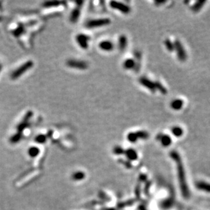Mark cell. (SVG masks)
<instances>
[{"label": "cell", "mask_w": 210, "mask_h": 210, "mask_svg": "<svg viewBox=\"0 0 210 210\" xmlns=\"http://www.w3.org/2000/svg\"><path fill=\"white\" fill-rule=\"evenodd\" d=\"M170 156L171 159L175 161L176 163V167H177V177L179 180V186L181 189V194L183 197L185 198H188L190 196V191H189L188 186L186 182V178H185V174L184 167H183L182 161H181V157H180L179 153L177 151H171L170 152Z\"/></svg>", "instance_id": "cell-1"}, {"label": "cell", "mask_w": 210, "mask_h": 210, "mask_svg": "<svg viewBox=\"0 0 210 210\" xmlns=\"http://www.w3.org/2000/svg\"><path fill=\"white\" fill-rule=\"evenodd\" d=\"M33 66V62L32 61H28L27 62H25L24 64L20 65L19 67H18L17 69H15L14 72H12V74H11V78H12V80L17 79V78H20L22 74H25L27 70L31 69Z\"/></svg>", "instance_id": "cell-2"}, {"label": "cell", "mask_w": 210, "mask_h": 210, "mask_svg": "<svg viewBox=\"0 0 210 210\" xmlns=\"http://www.w3.org/2000/svg\"><path fill=\"white\" fill-rule=\"evenodd\" d=\"M110 23V20L109 18H97V19L91 20L87 22V27L88 28H97L103 27L109 25Z\"/></svg>", "instance_id": "cell-3"}, {"label": "cell", "mask_w": 210, "mask_h": 210, "mask_svg": "<svg viewBox=\"0 0 210 210\" xmlns=\"http://www.w3.org/2000/svg\"><path fill=\"white\" fill-rule=\"evenodd\" d=\"M174 44V48H175V50L177 52V57L180 61L183 62L185 61L187 59V54L185 52L184 48L183 47L181 43L179 42V40H175V42H173Z\"/></svg>", "instance_id": "cell-4"}, {"label": "cell", "mask_w": 210, "mask_h": 210, "mask_svg": "<svg viewBox=\"0 0 210 210\" xmlns=\"http://www.w3.org/2000/svg\"><path fill=\"white\" fill-rule=\"evenodd\" d=\"M110 5L112 8L115 9V10H119V12L125 14H127L130 12V7L127 5H125L124 3L119 2V1H110Z\"/></svg>", "instance_id": "cell-5"}, {"label": "cell", "mask_w": 210, "mask_h": 210, "mask_svg": "<svg viewBox=\"0 0 210 210\" xmlns=\"http://www.w3.org/2000/svg\"><path fill=\"white\" fill-rule=\"evenodd\" d=\"M67 65L71 68L78 69H86L87 68V64L85 61H77V60L70 59L67 61Z\"/></svg>", "instance_id": "cell-6"}, {"label": "cell", "mask_w": 210, "mask_h": 210, "mask_svg": "<svg viewBox=\"0 0 210 210\" xmlns=\"http://www.w3.org/2000/svg\"><path fill=\"white\" fill-rule=\"evenodd\" d=\"M76 42L78 44V45L81 47L82 48H84V49H86L87 48L88 43H89V37L87 36L85 34H78L77 36L76 37Z\"/></svg>", "instance_id": "cell-7"}, {"label": "cell", "mask_w": 210, "mask_h": 210, "mask_svg": "<svg viewBox=\"0 0 210 210\" xmlns=\"http://www.w3.org/2000/svg\"><path fill=\"white\" fill-rule=\"evenodd\" d=\"M31 116H32V112H28L27 113L25 114V116H24L23 120L20 122L19 125H18L17 127L18 133H21L22 131H23L28 125H29V121Z\"/></svg>", "instance_id": "cell-8"}, {"label": "cell", "mask_w": 210, "mask_h": 210, "mask_svg": "<svg viewBox=\"0 0 210 210\" xmlns=\"http://www.w3.org/2000/svg\"><path fill=\"white\" fill-rule=\"evenodd\" d=\"M139 82L142 86H144L147 89L150 90L152 93H155V91H156L154 82L149 80L148 78H145V77H141L139 79Z\"/></svg>", "instance_id": "cell-9"}, {"label": "cell", "mask_w": 210, "mask_h": 210, "mask_svg": "<svg viewBox=\"0 0 210 210\" xmlns=\"http://www.w3.org/2000/svg\"><path fill=\"white\" fill-rule=\"evenodd\" d=\"M99 47L101 50H104V51L109 52L113 50L114 45L111 42L108 40H104L102 41L100 44H99Z\"/></svg>", "instance_id": "cell-10"}, {"label": "cell", "mask_w": 210, "mask_h": 210, "mask_svg": "<svg viewBox=\"0 0 210 210\" xmlns=\"http://www.w3.org/2000/svg\"><path fill=\"white\" fill-rule=\"evenodd\" d=\"M157 139L158 140H160L162 146H164V147H167V146H170V144H171L172 140H171V138H170V137L168 136V135L159 134V135H158Z\"/></svg>", "instance_id": "cell-11"}, {"label": "cell", "mask_w": 210, "mask_h": 210, "mask_svg": "<svg viewBox=\"0 0 210 210\" xmlns=\"http://www.w3.org/2000/svg\"><path fill=\"white\" fill-rule=\"evenodd\" d=\"M196 187L198 190L210 193V184L203 181H199L196 183Z\"/></svg>", "instance_id": "cell-12"}, {"label": "cell", "mask_w": 210, "mask_h": 210, "mask_svg": "<svg viewBox=\"0 0 210 210\" xmlns=\"http://www.w3.org/2000/svg\"><path fill=\"white\" fill-rule=\"evenodd\" d=\"M205 3L206 1H202V0H199V1H196V2L194 3V5H192V7H191V9H192L193 12H197L202 8V7H203V5Z\"/></svg>", "instance_id": "cell-13"}, {"label": "cell", "mask_w": 210, "mask_h": 210, "mask_svg": "<svg viewBox=\"0 0 210 210\" xmlns=\"http://www.w3.org/2000/svg\"><path fill=\"white\" fill-rule=\"evenodd\" d=\"M183 104V101L181 99H175L171 102L170 104V106L171 108L175 110H179L182 108Z\"/></svg>", "instance_id": "cell-14"}, {"label": "cell", "mask_w": 210, "mask_h": 210, "mask_svg": "<svg viewBox=\"0 0 210 210\" xmlns=\"http://www.w3.org/2000/svg\"><path fill=\"white\" fill-rule=\"evenodd\" d=\"M80 9L79 8H76L74 9V10L72 11V13H71L70 15V21L72 22H76L78 20L80 16Z\"/></svg>", "instance_id": "cell-15"}, {"label": "cell", "mask_w": 210, "mask_h": 210, "mask_svg": "<svg viewBox=\"0 0 210 210\" xmlns=\"http://www.w3.org/2000/svg\"><path fill=\"white\" fill-rule=\"evenodd\" d=\"M127 37L124 35H121L119 38V47L121 50H124L127 46Z\"/></svg>", "instance_id": "cell-16"}, {"label": "cell", "mask_w": 210, "mask_h": 210, "mask_svg": "<svg viewBox=\"0 0 210 210\" xmlns=\"http://www.w3.org/2000/svg\"><path fill=\"white\" fill-rule=\"evenodd\" d=\"M135 67V62L132 59H128L123 62V67L125 69H130Z\"/></svg>", "instance_id": "cell-17"}, {"label": "cell", "mask_w": 210, "mask_h": 210, "mask_svg": "<svg viewBox=\"0 0 210 210\" xmlns=\"http://www.w3.org/2000/svg\"><path fill=\"white\" fill-rule=\"evenodd\" d=\"M154 84H155V89L159 90V91H160V93H162V94L166 95V93H167V90L166 89V88H165L164 86H163L162 84L160 83V82L156 81V82H154Z\"/></svg>", "instance_id": "cell-18"}, {"label": "cell", "mask_w": 210, "mask_h": 210, "mask_svg": "<svg viewBox=\"0 0 210 210\" xmlns=\"http://www.w3.org/2000/svg\"><path fill=\"white\" fill-rule=\"evenodd\" d=\"M126 155L130 159V160H136L137 159V154H136V151L132 149H129L126 151Z\"/></svg>", "instance_id": "cell-19"}, {"label": "cell", "mask_w": 210, "mask_h": 210, "mask_svg": "<svg viewBox=\"0 0 210 210\" xmlns=\"http://www.w3.org/2000/svg\"><path fill=\"white\" fill-rule=\"evenodd\" d=\"M172 133L175 137H181L183 135V129L179 127H175L172 129Z\"/></svg>", "instance_id": "cell-20"}, {"label": "cell", "mask_w": 210, "mask_h": 210, "mask_svg": "<svg viewBox=\"0 0 210 210\" xmlns=\"http://www.w3.org/2000/svg\"><path fill=\"white\" fill-rule=\"evenodd\" d=\"M164 44L166 49H167L169 52H172L174 50H175V48H174V44L169 40V39H166V40H165Z\"/></svg>", "instance_id": "cell-21"}, {"label": "cell", "mask_w": 210, "mask_h": 210, "mask_svg": "<svg viewBox=\"0 0 210 210\" xmlns=\"http://www.w3.org/2000/svg\"><path fill=\"white\" fill-rule=\"evenodd\" d=\"M136 135L137 136L138 139H143V140H145V139H147L149 138V133L145 131H138L137 132H136Z\"/></svg>", "instance_id": "cell-22"}, {"label": "cell", "mask_w": 210, "mask_h": 210, "mask_svg": "<svg viewBox=\"0 0 210 210\" xmlns=\"http://www.w3.org/2000/svg\"><path fill=\"white\" fill-rule=\"evenodd\" d=\"M20 139H21V133H16V134H14V135L11 137L10 141L11 143L12 144H15V143H17V142H18L20 140Z\"/></svg>", "instance_id": "cell-23"}, {"label": "cell", "mask_w": 210, "mask_h": 210, "mask_svg": "<svg viewBox=\"0 0 210 210\" xmlns=\"http://www.w3.org/2000/svg\"><path fill=\"white\" fill-rule=\"evenodd\" d=\"M127 140L130 142H132V143H134V142L137 141L138 138L136 135V133H130L127 135Z\"/></svg>", "instance_id": "cell-24"}, {"label": "cell", "mask_w": 210, "mask_h": 210, "mask_svg": "<svg viewBox=\"0 0 210 210\" xmlns=\"http://www.w3.org/2000/svg\"><path fill=\"white\" fill-rule=\"evenodd\" d=\"M172 204V201L171 200H170V199L166 200V201H164L162 202V207L163 208V209H168V208L171 207Z\"/></svg>", "instance_id": "cell-25"}, {"label": "cell", "mask_w": 210, "mask_h": 210, "mask_svg": "<svg viewBox=\"0 0 210 210\" xmlns=\"http://www.w3.org/2000/svg\"><path fill=\"white\" fill-rule=\"evenodd\" d=\"M59 1H46V2L44 3V6L50 7H55L57 6L59 4Z\"/></svg>", "instance_id": "cell-26"}, {"label": "cell", "mask_w": 210, "mask_h": 210, "mask_svg": "<svg viewBox=\"0 0 210 210\" xmlns=\"http://www.w3.org/2000/svg\"><path fill=\"white\" fill-rule=\"evenodd\" d=\"M39 150L37 148H31L29 150V154L30 156H35L38 154Z\"/></svg>", "instance_id": "cell-27"}, {"label": "cell", "mask_w": 210, "mask_h": 210, "mask_svg": "<svg viewBox=\"0 0 210 210\" xmlns=\"http://www.w3.org/2000/svg\"><path fill=\"white\" fill-rule=\"evenodd\" d=\"M35 140L38 143H44L46 141V137L45 135H40L37 136V138H35Z\"/></svg>", "instance_id": "cell-28"}, {"label": "cell", "mask_w": 210, "mask_h": 210, "mask_svg": "<svg viewBox=\"0 0 210 210\" xmlns=\"http://www.w3.org/2000/svg\"><path fill=\"white\" fill-rule=\"evenodd\" d=\"M22 27H18L14 31V34L16 35V36H18L22 33Z\"/></svg>", "instance_id": "cell-29"}, {"label": "cell", "mask_w": 210, "mask_h": 210, "mask_svg": "<svg viewBox=\"0 0 210 210\" xmlns=\"http://www.w3.org/2000/svg\"><path fill=\"white\" fill-rule=\"evenodd\" d=\"M123 149L119 147H116L115 148V153L116 154H121L123 153Z\"/></svg>", "instance_id": "cell-30"}, {"label": "cell", "mask_w": 210, "mask_h": 210, "mask_svg": "<svg viewBox=\"0 0 210 210\" xmlns=\"http://www.w3.org/2000/svg\"><path fill=\"white\" fill-rule=\"evenodd\" d=\"M75 177L77 179H80V178L83 177V173H76L75 174Z\"/></svg>", "instance_id": "cell-31"}, {"label": "cell", "mask_w": 210, "mask_h": 210, "mask_svg": "<svg viewBox=\"0 0 210 210\" xmlns=\"http://www.w3.org/2000/svg\"><path fill=\"white\" fill-rule=\"evenodd\" d=\"M166 2V1H155V3L157 5H160V4H162V3H164Z\"/></svg>", "instance_id": "cell-32"}, {"label": "cell", "mask_w": 210, "mask_h": 210, "mask_svg": "<svg viewBox=\"0 0 210 210\" xmlns=\"http://www.w3.org/2000/svg\"><path fill=\"white\" fill-rule=\"evenodd\" d=\"M141 210H145V209H144V208L142 207H141Z\"/></svg>", "instance_id": "cell-33"}, {"label": "cell", "mask_w": 210, "mask_h": 210, "mask_svg": "<svg viewBox=\"0 0 210 210\" xmlns=\"http://www.w3.org/2000/svg\"><path fill=\"white\" fill-rule=\"evenodd\" d=\"M0 69H1V68H0Z\"/></svg>", "instance_id": "cell-34"}]
</instances>
